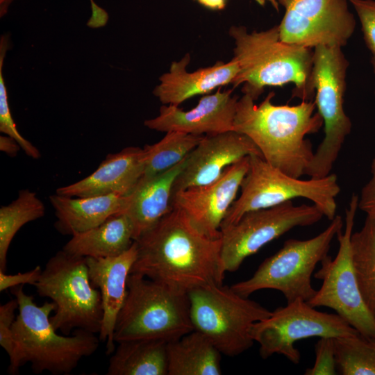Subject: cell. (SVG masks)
<instances>
[{"mask_svg":"<svg viewBox=\"0 0 375 375\" xmlns=\"http://www.w3.org/2000/svg\"><path fill=\"white\" fill-rule=\"evenodd\" d=\"M187 157L163 173L149 178L141 177L129 194L130 201L124 213L133 224L134 240L149 231L172 210L173 185L183 169Z\"/></svg>","mask_w":375,"mask_h":375,"instance_id":"cell-22","label":"cell"},{"mask_svg":"<svg viewBox=\"0 0 375 375\" xmlns=\"http://www.w3.org/2000/svg\"><path fill=\"white\" fill-rule=\"evenodd\" d=\"M90 2H91V6L96 4L94 0H90Z\"/></svg>","mask_w":375,"mask_h":375,"instance_id":"cell-41","label":"cell"},{"mask_svg":"<svg viewBox=\"0 0 375 375\" xmlns=\"http://www.w3.org/2000/svg\"><path fill=\"white\" fill-rule=\"evenodd\" d=\"M131 273L183 294L208 284H222V238H210L173 208L137 240Z\"/></svg>","mask_w":375,"mask_h":375,"instance_id":"cell-1","label":"cell"},{"mask_svg":"<svg viewBox=\"0 0 375 375\" xmlns=\"http://www.w3.org/2000/svg\"><path fill=\"white\" fill-rule=\"evenodd\" d=\"M49 201L55 211L56 230L62 235H73L124 212L130 197L112 194L78 197L55 193L49 196Z\"/></svg>","mask_w":375,"mask_h":375,"instance_id":"cell-21","label":"cell"},{"mask_svg":"<svg viewBox=\"0 0 375 375\" xmlns=\"http://www.w3.org/2000/svg\"><path fill=\"white\" fill-rule=\"evenodd\" d=\"M203 6L212 10H222L226 6V0H197Z\"/></svg>","mask_w":375,"mask_h":375,"instance_id":"cell-37","label":"cell"},{"mask_svg":"<svg viewBox=\"0 0 375 375\" xmlns=\"http://www.w3.org/2000/svg\"><path fill=\"white\" fill-rule=\"evenodd\" d=\"M42 269L38 265L33 269L16 274H6L0 270V292L20 285L29 284L34 285L38 281Z\"/></svg>","mask_w":375,"mask_h":375,"instance_id":"cell-35","label":"cell"},{"mask_svg":"<svg viewBox=\"0 0 375 375\" xmlns=\"http://www.w3.org/2000/svg\"><path fill=\"white\" fill-rule=\"evenodd\" d=\"M194 330L206 335L222 354L238 356L254 341L253 325L272 312L222 284H208L188 294Z\"/></svg>","mask_w":375,"mask_h":375,"instance_id":"cell-8","label":"cell"},{"mask_svg":"<svg viewBox=\"0 0 375 375\" xmlns=\"http://www.w3.org/2000/svg\"><path fill=\"white\" fill-rule=\"evenodd\" d=\"M313 51L312 82L315 103L324 122L325 135L314 153L306 175L322 178L331 174L351 131V119L344 108L349 62L340 47L318 46Z\"/></svg>","mask_w":375,"mask_h":375,"instance_id":"cell-10","label":"cell"},{"mask_svg":"<svg viewBox=\"0 0 375 375\" xmlns=\"http://www.w3.org/2000/svg\"><path fill=\"white\" fill-rule=\"evenodd\" d=\"M349 1L357 12L365 44L372 55V64L375 69V1Z\"/></svg>","mask_w":375,"mask_h":375,"instance_id":"cell-32","label":"cell"},{"mask_svg":"<svg viewBox=\"0 0 375 375\" xmlns=\"http://www.w3.org/2000/svg\"><path fill=\"white\" fill-rule=\"evenodd\" d=\"M238 97L232 90H218L201 97L197 105L185 111L174 105H163L159 115L144 121L147 128L160 132L178 131L210 135L233 131Z\"/></svg>","mask_w":375,"mask_h":375,"instance_id":"cell-17","label":"cell"},{"mask_svg":"<svg viewBox=\"0 0 375 375\" xmlns=\"http://www.w3.org/2000/svg\"><path fill=\"white\" fill-rule=\"evenodd\" d=\"M33 286L39 296L55 303L50 320L56 331L65 335L74 329L99 333L103 319L101 297L90 282L85 257L58 251L48 260Z\"/></svg>","mask_w":375,"mask_h":375,"instance_id":"cell-6","label":"cell"},{"mask_svg":"<svg viewBox=\"0 0 375 375\" xmlns=\"http://www.w3.org/2000/svg\"><path fill=\"white\" fill-rule=\"evenodd\" d=\"M358 196L353 194L345 212V226L337 235L339 249L335 258L327 255L314 274L321 288L307 303L312 307L334 310L365 338L375 339V320L361 297L352 260L351 237L358 209Z\"/></svg>","mask_w":375,"mask_h":375,"instance_id":"cell-11","label":"cell"},{"mask_svg":"<svg viewBox=\"0 0 375 375\" xmlns=\"http://www.w3.org/2000/svg\"><path fill=\"white\" fill-rule=\"evenodd\" d=\"M138 253L137 244L123 253L108 258L86 257L92 285L101 293L103 319L99 338L106 342V354L115 348L114 331L119 311L127 293V279Z\"/></svg>","mask_w":375,"mask_h":375,"instance_id":"cell-18","label":"cell"},{"mask_svg":"<svg viewBox=\"0 0 375 375\" xmlns=\"http://www.w3.org/2000/svg\"><path fill=\"white\" fill-rule=\"evenodd\" d=\"M337 368L343 375H375V349L361 335L333 338Z\"/></svg>","mask_w":375,"mask_h":375,"instance_id":"cell-29","label":"cell"},{"mask_svg":"<svg viewBox=\"0 0 375 375\" xmlns=\"http://www.w3.org/2000/svg\"><path fill=\"white\" fill-rule=\"evenodd\" d=\"M312 205L295 206L292 201L249 211L222 231L221 258L225 272L236 271L249 256L298 226H308L323 217Z\"/></svg>","mask_w":375,"mask_h":375,"instance_id":"cell-13","label":"cell"},{"mask_svg":"<svg viewBox=\"0 0 375 375\" xmlns=\"http://www.w3.org/2000/svg\"><path fill=\"white\" fill-rule=\"evenodd\" d=\"M192 331L188 294L129 274L126 297L115 328V342L134 340L168 342Z\"/></svg>","mask_w":375,"mask_h":375,"instance_id":"cell-5","label":"cell"},{"mask_svg":"<svg viewBox=\"0 0 375 375\" xmlns=\"http://www.w3.org/2000/svg\"><path fill=\"white\" fill-rule=\"evenodd\" d=\"M358 208L367 217L375 219V158L371 163V178L362 188L358 201Z\"/></svg>","mask_w":375,"mask_h":375,"instance_id":"cell-34","label":"cell"},{"mask_svg":"<svg viewBox=\"0 0 375 375\" xmlns=\"http://www.w3.org/2000/svg\"><path fill=\"white\" fill-rule=\"evenodd\" d=\"M45 207L37 194L28 189L19 191L17 197L0 208V270L6 272L10 242L26 224L44 215Z\"/></svg>","mask_w":375,"mask_h":375,"instance_id":"cell-27","label":"cell"},{"mask_svg":"<svg viewBox=\"0 0 375 375\" xmlns=\"http://www.w3.org/2000/svg\"><path fill=\"white\" fill-rule=\"evenodd\" d=\"M256 1L260 6H265L269 2L276 11H279V3L277 0H256Z\"/></svg>","mask_w":375,"mask_h":375,"instance_id":"cell-39","label":"cell"},{"mask_svg":"<svg viewBox=\"0 0 375 375\" xmlns=\"http://www.w3.org/2000/svg\"><path fill=\"white\" fill-rule=\"evenodd\" d=\"M18 309V302L11 299L0 306V344L11 359L15 351V342L12 325L16 319L15 310Z\"/></svg>","mask_w":375,"mask_h":375,"instance_id":"cell-33","label":"cell"},{"mask_svg":"<svg viewBox=\"0 0 375 375\" xmlns=\"http://www.w3.org/2000/svg\"><path fill=\"white\" fill-rule=\"evenodd\" d=\"M249 167V156L228 166L215 181L179 190L172 194V206L181 210L192 225L212 239L222 238L221 225L236 199Z\"/></svg>","mask_w":375,"mask_h":375,"instance_id":"cell-15","label":"cell"},{"mask_svg":"<svg viewBox=\"0 0 375 375\" xmlns=\"http://www.w3.org/2000/svg\"><path fill=\"white\" fill-rule=\"evenodd\" d=\"M147 161L145 149L128 147L109 153L91 174L57 188L56 193L68 197H91L112 194L128 195L142 176Z\"/></svg>","mask_w":375,"mask_h":375,"instance_id":"cell-19","label":"cell"},{"mask_svg":"<svg viewBox=\"0 0 375 375\" xmlns=\"http://www.w3.org/2000/svg\"><path fill=\"white\" fill-rule=\"evenodd\" d=\"M269 92L259 104L248 94L238 99L233 131L249 137L269 164L283 172L300 178L306 175L314 155L306 136L318 132L324 122L315 113V101L297 105H275Z\"/></svg>","mask_w":375,"mask_h":375,"instance_id":"cell-2","label":"cell"},{"mask_svg":"<svg viewBox=\"0 0 375 375\" xmlns=\"http://www.w3.org/2000/svg\"><path fill=\"white\" fill-rule=\"evenodd\" d=\"M23 286L10 288L18 302L19 313L12 325L15 351L8 373L15 374L22 365L30 363L36 374L47 371L54 375L69 374L83 358L97 350L99 337L82 329L74 330L72 335L58 334L50 320L55 303L37 305Z\"/></svg>","mask_w":375,"mask_h":375,"instance_id":"cell-4","label":"cell"},{"mask_svg":"<svg viewBox=\"0 0 375 375\" xmlns=\"http://www.w3.org/2000/svg\"><path fill=\"white\" fill-rule=\"evenodd\" d=\"M134 241L133 224L123 212L110 217L94 228L72 235L62 249L76 256L108 258L123 253Z\"/></svg>","mask_w":375,"mask_h":375,"instance_id":"cell-23","label":"cell"},{"mask_svg":"<svg viewBox=\"0 0 375 375\" xmlns=\"http://www.w3.org/2000/svg\"><path fill=\"white\" fill-rule=\"evenodd\" d=\"M190 61V53L173 62L168 72L160 78V84L153 94L164 105L178 106L183 101L199 94L210 92L215 88L232 84L238 74L239 66L233 58L227 62L217 61L207 67L192 72L186 67Z\"/></svg>","mask_w":375,"mask_h":375,"instance_id":"cell-20","label":"cell"},{"mask_svg":"<svg viewBox=\"0 0 375 375\" xmlns=\"http://www.w3.org/2000/svg\"><path fill=\"white\" fill-rule=\"evenodd\" d=\"M285 15L278 24L280 39L314 49L347 44L356 28L347 0H277Z\"/></svg>","mask_w":375,"mask_h":375,"instance_id":"cell-14","label":"cell"},{"mask_svg":"<svg viewBox=\"0 0 375 375\" xmlns=\"http://www.w3.org/2000/svg\"><path fill=\"white\" fill-rule=\"evenodd\" d=\"M260 345V356L266 359L277 353L294 364L301 360L294 347L297 341L311 337H351L360 335L338 314L319 311L306 301L297 299L272 312L256 322L251 331Z\"/></svg>","mask_w":375,"mask_h":375,"instance_id":"cell-12","label":"cell"},{"mask_svg":"<svg viewBox=\"0 0 375 375\" xmlns=\"http://www.w3.org/2000/svg\"><path fill=\"white\" fill-rule=\"evenodd\" d=\"M249 156L262 158L256 144L244 134L230 131L204 135L188 154L183 169L174 181L172 194L215 181L228 166Z\"/></svg>","mask_w":375,"mask_h":375,"instance_id":"cell-16","label":"cell"},{"mask_svg":"<svg viewBox=\"0 0 375 375\" xmlns=\"http://www.w3.org/2000/svg\"><path fill=\"white\" fill-rule=\"evenodd\" d=\"M228 32L234 40L233 58L239 66L233 87L242 84L243 94L256 101L267 86L293 83V97L312 100V49L282 41L278 25L251 33L243 26H232Z\"/></svg>","mask_w":375,"mask_h":375,"instance_id":"cell-3","label":"cell"},{"mask_svg":"<svg viewBox=\"0 0 375 375\" xmlns=\"http://www.w3.org/2000/svg\"><path fill=\"white\" fill-rule=\"evenodd\" d=\"M203 136L169 131L159 142L146 144L147 161L142 177H152L172 168L188 156Z\"/></svg>","mask_w":375,"mask_h":375,"instance_id":"cell-28","label":"cell"},{"mask_svg":"<svg viewBox=\"0 0 375 375\" xmlns=\"http://www.w3.org/2000/svg\"><path fill=\"white\" fill-rule=\"evenodd\" d=\"M167 342L134 340L118 342L109 359L108 375H168Z\"/></svg>","mask_w":375,"mask_h":375,"instance_id":"cell-25","label":"cell"},{"mask_svg":"<svg viewBox=\"0 0 375 375\" xmlns=\"http://www.w3.org/2000/svg\"><path fill=\"white\" fill-rule=\"evenodd\" d=\"M351 246L358 288L375 320V219L367 217L361 229L352 233Z\"/></svg>","mask_w":375,"mask_h":375,"instance_id":"cell-26","label":"cell"},{"mask_svg":"<svg viewBox=\"0 0 375 375\" xmlns=\"http://www.w3.org/2000/svg\"><path fill=\"white\" fill-rule=\"evenodd\" d=\"M9 47L8 34L2 35L0 39V131L14 138L28 156L33 159H39L41 157L40 151L19 133L9 107L8 92L3 75V61Z\"/></svg>","mask_w":375,"mask_h":375,"instance_id":"cell-30","label":"cell"},{"mask_svg":"<svg viewBox=\"0 0 375 375\" xmlns=\"http://www.w3.org/2000/svg\"><path fill=\"white\" fill-rule=\"evenodd\" d=\"M365 338L367 339L369 344L375 349V339L369 338Z\"/></svg>","mask_w":375,"mask_h":375,"instance_id":"cell-40","label":"cell"},{"mask_svg":"<svg viewBox=\"0 0 375 375\" xmlns=\"http://www.w3.org/2000/svg\"><path fill=\"white\" fill-rule=\"evenodd\" d=\"M12 0H0V14L1 17L3 16L6 12L8 6Z\"/></svg>","mask_w":375,"mask_h":375,"instance_id":"cell-38","label":"cell"},{"mask_svg":"<svg viewBox=\"0 0 375 375\" xmlns=\"http://www.w3.org/2000/svg\"><path fill=\"white\" fill-rule=\"evenodd\" d=\"M342 227V217L335 215L317 235L304 240H287L251 277L233 284L231 288L246 297L258 290L272 289L280 291L287 303L297 299L308 301L317 291L312 285V274L317 263L328 255L331 242Z\"/></svg>","mask_w":375,"mask_h":375,"instance_id":"cell-9","label":"cell"},{"mask_svg":"<svg viewBox=\"0 0 375 375\" xmlns=\"http://www.w3.org/2000/svg\"><path fill=\"white\" fill-rule=\"evenodd\" d=\"M22 149L19 143L12 137L6 135L0 136V150L10 157H15L19 151Z\"/></svg>","mask_w":375,"mask_h":375,"instance_id":"cell-36","label":"cell"},{"mask_svg":"<svg viewBox=\"0 0 375 375\" xmlns=\"http://www.w3.org/2000/svg\"><path fill=\"white\" fill-rule=\"evenodd\" d=\"M336 361L333 338L322 337L315 344V361L306 375H335Z\"/></svg>","mask_w":375,"mask_h":375,"instance_id":"cell-31","label":"cell"},{"mask_svg":"<svg viewBox=\"0 0 375 375\" xmlns=\"http://www.w3.org/2000/svg\"><path fill=\"white\" fill-rule=\"evenodd\" d=\"M240 194L228 209L221 230L237 222L245 213L274 207L297 198L312 202L329 220L335 217V199L340 192L337 176L302 180L274 167L258 156H249V170Z\"/></svg>","mask_w":375,"mask_h":375,"instance_id":"cell-7","label":"cell"},{"mask_svg":"<svg viewBox=\"0 0 375 375\" xmlns=\"http://www.w3.org/2000/svg\"><path fill=\"white\" fill-rule=\"evenodd\" d=\"M168 375H219L221 353L203 333L194 330L167 342Z\"/></svg>","mask_w":375,"mask_h":375,"instance_id":"cell-24","label":"cell"},{"mask_svg":"<svg viewBox=\"0 0 375 375\" xmlns=\"http://www.w3.org/2000/svg\"><path fill=\"white\" fill-rule=\"evenodd\" d=\"M374 72H375V69H374Z\"/></svg>","mask_w":375,"mask_h":375,"instance_id":"cell-42","label":"cell"}]
</instances>
